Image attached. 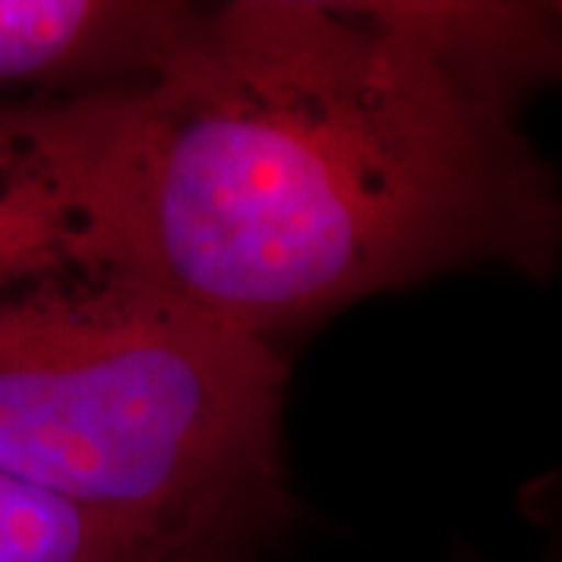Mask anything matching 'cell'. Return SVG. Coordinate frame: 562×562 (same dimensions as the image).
<instances>
[{"mask_svg": "<svg viewBox=\"0 0 562 562\" xmlns=\"http://www.w3.org/2000/svg\"><path fill=\"white\" fill-rule=\"evenodd\" d=\"M276 344L116 272L0 294V475L169 562H247L291 516Z\"/></svg>", "mask_w": 562, "mask_h": 562, "instance_id": "2", "label": "cell"}, {"mask_svg": "<svg viewBox=\"0 0 562 562\" xmlns=\"http://www.w3.org/2000/svg\"><path fill=\"white\" fill-rule=\"evenodd\" d=\"M201 13L172 0H0V103L147 79L176 57Z\"/></svg>", "mask_w": 562, "mask_h": 562, "instance_id": "3", "label": "cell"}, {"mask_svg": "<svg viewBox=\"0 0 562 562\" xmlns=\"http://www.w3.org/2000/svg\"><path fill=\"white\" fill-rule=\"evenodd\" d=\"M66 269H79L69 225L0 140V294Z\"/></svg>", "mask_w": 562, "mask_h": 562, "instance_id": "5", "label": "cell"}, {"mask_svg": "<svg viewBox=\"0 0 562 562\" xmlns=\"http://www.w3.org/2000/svg\"><path fill=\"white\" fill-rule=\"evenodd\" d=\"M0 562H169L76 503L0 475Z\"/></svg>", "mask_w": 562, "mask_h": 562, "instance_id": "4", "label": "cell"}, {"mask_svg": "<svg viewBox=\"0 0 562 562\" xmlns=\"http://www.w3.org/2000/svg\"><path fill=\"white\" fill-rule=\"evenodd\" d=\"M0 140L57 203L79 269L272 344L447 272L562 269L557 166L382 0L203 7L160 72L3 101Z\"/></svg>", "mask_w": 562, "mask_h": 562, "instance_id": "1", "label": "cell"}]
</instances>
